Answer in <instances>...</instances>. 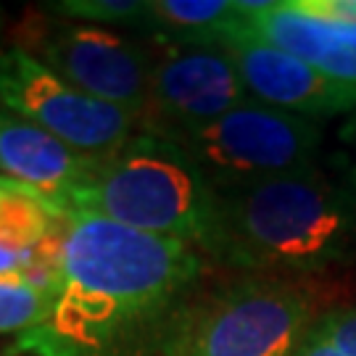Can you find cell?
I'll return each instance as SVG.
<instances>
[{
	"mask_svg": "<svg viewBox=\"0 0 356 356\" xmlns=\"http://www.w3.org/2000/svg\"><path fill=\"white\" fill-rule=\"evenodd\" d=\"M211 267L185 243L66 211L51 314L8 348L16 356H159Z\"/></svg>",
	"mask_w": 356,
	"mask_h": 356,
	"instance_id": "1",
	"label": "cell"
},
{
	"mask_svg": "<svg viewBox=\"0 0 356 356\" xmlns=\"http://www.w3.org/2000/svg\"><path fill=\"white\" fill-rule=\"evenodd\" d=\"M216 267L312 280L356 261V161L332 159L288 177L216 191Z\"/></svg>",
	"mask_w": 356,
	"mask_h": 356,
	"instance_id": "2",
	"label": "cell"
},
{
	"mask_svg": "<svg viewBox=\"0 0 356 356\" xmlns=\"http://www.w3.org/2000/svg\"><path fill=\"white\" fill-rule=\"evenodd\" d=\"M66 211L92 214L145 235L191 245L216 267V191L179 143L138 132L76 191ZM64 211V214H66Z\"/></svg>",
	"mask_w": 356,
	"mask_h": 356,
	"instance_id": "3",
	"label": "cell"
},
{
	"mask_svg": "<svg viewBox=\"0 0 356 356\" xmlns=\"http://www.w3.org/2000/svg\"><path fill=\"white\" fill-rule=\"evenodd\" d=\"M325 309L309 280H206L179 309L159 356H293Z\"/></svg>",
	"mask_w": 356,
	"mask_h": 356,
	"instance_id": "4",
	"label": "cell"
},
{
	"mask_svg": "<svg viewBox=\"0 0 356 356\" xmlns=\"http://www.w3.org/2000/svg\"><path fill=\"white\" fill-rule=\"evenodd\" d=\"M11 45L82 92L143 119L156 58V45L148 35L72 22L38 6L19 19Z\"/></svg>",
	"mask_w": 356,
	"mask_h": 356,
	"instance_id": "5",
	"label": "cell"
},
{
	"mask_svg": "<svg viewBox=\"0 0 356 356\" xmlns=\"http://www.w3.org/2000/svg\"><path fill=\"white\" fill-rule=\"evenodd\" d=\"M169 140L188 151L214 191H238L319 164L325 129L319 122L248 98L225 116Z\"/></svg>",
	"mask_w": 356,
	"mask_h": 356,
	"instance_id": "6",
	"label": "cell"
},
{
	"mask_svg": "<svg viewBox=\"0 0 356 356\" xmlns=\"http://www.w3.org/2000/svg\"><path fill=\"white\" fill-rule=\"evenodd\" d=\"M0 106L101 161L140 132L138 114L82 92L11 42L0 51Z\"/></svg>",
	"mask_w": 356,
	"mask_h": 356,
	"instance_id": "7",
	"label": "cell"
},
{
	"mask_svg": "<svg viewBox=\"0 0 356 356\" xmlns=\"http://www.w3.org/2000/svg\"><path fill=\"white\" fill-rule=\"evenodd\" d=\"M151 90L140 119L143 132L172 138L209 124L248 101L241 72L219 45L153 38Z\"/></svg>",
	"mask_w": 356,
	"mask_h": 356,
	"instance_id": "8",
	"label": "cell"
},
{
	"mask_svg": "<svg viewBox=\"0 0 356 356\" xmlns=\"http://www.w3.org/2000/svg\"><path fill=\"white\" fill-rule=\"evenodd\" d=\"M211 45L229 53L251 101L319 124L356 111V88L319 74L301 58L251 35L241 22L225 29Z\"/></svg>",
	"mask_w": 356,
	"mask_h": 356,
	"instance_id": "9",
	"label": "cell"
},
{
	"mask_svg": "<svg viewBox=\"0 0 356 356\" xmlns=\"http://www.w3.org/2000/svg\"><path fill=\"white\" fill-rule=\"evenodd\" d=\"M241 24L319 74L356 88V22L351 19L322 11L314 0H264L241 3Z\"/></svg>",
	"mask_w": 356,
	"mask_h": 356,
	"instance_id": "10",
	"label": "cell"
},
{
	"mask_svg": "<svg viewBox=\"0 0 356 356\" xmlns=\"http://www.w3.org/2000/svg\"><path fill=\"white\" fill-rule=\"evenodd\" d=\"M101 159L76 151L35 122L0 106V177L35 191L58 211L69 198L90 185Z\"/></svg>",
	"mask_w": 356,
	"mask_h": 356,
	"instance_id": "11",
	"label": "cell"
},
{
	"mask_svg": "<svg viewBox=\"0 0 356 356\" xmlns=\"http://www.w3.org/2000/svg\"><path fill=\"white\" fill-rule=\"evenodd\" d=\"M241 22V3L232 0H151L148 38L211 45Z\"/></svg>",
	"mask_w": 356,
	"mask_h": 356,
	"instance_id": "12",
	"label": "cell"
},
{
	"mask_svg": "<svg viewBox=\"0 0 356 356\" xmlns=\"http://www.w3.org/2000/svg\"><path fill=\"white\" fill-rule=\"evenodd\" d=\"M56 298V267L0 277V335H24L42 325Z\"/></svg>",
	"mask_w": 356,
	"mask_h": 356,
	"instance_id": "13",
	"label": "cell"
},
{
	"mask_svg": "<svg viewBox=\"0 0 356 356\" xmlns=\"http://www.w3.org/2000/svg\"><path fill=\"white\" fill-rule=\"evenodd\" d=\"M8 182V179H6ZM64 211H58L35 191L8 182L0 198V238L16 245H42L61 229Z\"/></svg>",
	"mask_w": 356,
	"mask_h": 356,
	"instance_id": "14",
	"label": "cell"
},
{
	"mask_svg": "<svg viewBox=\"0 0 356 356\" xmlns=\"http://www.w3.org/2000/svg\"><path fill=\"white\" fill-rule=\"evenodd\" d=\"M40 8L61 19L114 26L138 35H148L151 29V0H53Z\"/></svg>",
	"mask_w": 356,
	"mask_h": 356,
	"instance_id": "15",
	"label": "cell"
},
{
	"mask_svg": "<svg viewBox=\"0 0 356 356\" xmlns=\"http://www.w3.org/2000/svg\"><path fill=\"white\" fill-rule=\"evenodd\" d=\"M61 232V229H58ZM58 232L42 245H16L0 238V277L11 275H32L42 267H56L58 261Z\"/></svg>",
	"mask_w": 356,
	"mask_h": 356,
	"instance_id": "16",
	"label": "cell"
},
{
	"mask_svg": "<svg viewBox=\"0 0 356 356\" xmlns=\"http://www.w3.org/2000/svg\"><path fill=\"white\" fill-rule=\"evenodd\" d=\"M312 330L341 348L346 356H356V306L325 309L312 325Z\"/></svg>",
	"mask_w": 356,
	"mask_h": 356,
	"instance_id": "17",
	"label": "cell"
},
{
	"mask_svg": "<svg viewBox=\"0 0 356 356\" xmlns=\"http://www.w3.org/2000/svg\"><path fill=\"white\" fill-rule=\"evenodd\" d=\"M293 356H346V354L341 348H335L330 341H325L322 335L309 330L304 335V341L298 343V348L293 351Z\"/></svg>",
	"mask_w": 356,
	"mask_h": 356,
	"instance_id": "18",
	"label": "cell"
},
{
	"mask_svg": "<svg viewBox=\"0 0 356 356\" xmlns=\"http://www.w3.org/2000/svg\"><path fill=\"white\" fill-rule=\"evenodd\" d=\"M314 3H317V8L332 13V16L356 22V0H314Z\"/></svg>",
	"mask_w": 356,
	"mask_h": 356,
	"instance_id": "19",
	"label": "cell"
},
{
	"mask_svg": "<svg viewBox=\"0 0 356 356\" xmlns=\"http://www.w3.org/2000/svg\"><path fill=\"white\" fill-rule=\"evenodd\" d=\"M338 138H341V143L351 151V159L356 161V111H351V114L346 116V122H343V127H341V132H338Z\"/></svg>",
	"mask_w": 356,
	"mask_h": 356,
	"instance_id": "20",
	"label": "cell"
},
{
	"mask_svg": "<svg viewBox=\"0 0 356 356\" xmlns=\"http://www.w3.org/2000/svg\"><path fill=\"white\" fill-rule=\"evenodd\" d=\"M3 38H6V11H3V6H0V51L6 48V45H3Z\"/></svg>",
	"mask_w": 356,
	"mask_h": 356,
	"instance_id": "21",
	"label": "cell"
},
{
	"mask_svg": "<svg viewBox=\"0 0 356 356\" xmlns=\"http://www.w3.org/2000/svg\"><path fill=\"white\" fill-rule=\"evenodd\" d=\"M6 188H8V182L0 177V198H3V193H6Z\"/></svg>",
	"mask_w": 356,
	"mask_h": 356,
	"instance_id": "22",
	"label": "cell"
},
{
	"mask_svg": "<svg viewBox=\"0 0 356 356\" xmlns=\"http://www.w3.org/2000/svg\"><path fill=\"white\" fill-rule=\"evenodd\" d=\"M0 356H16V354H13L11 348H3V351H0Z\"/></svg>",
	"mask_w": 356,
	"mask_h": 356,
	"instance_id": "23",
	"label": "cell"
}]
</instances>
